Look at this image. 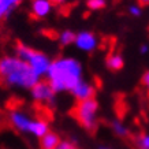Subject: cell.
I'll return each mask as SVG.
<instances>
[{"mask_svg": "<svg viewBox=\"0 0 149 149\" xmlns=\"http://www.w3.org/2000/svg\"><path fill=\"white\" fill-rule=\"evenodd\" d=\"M47 82L55 91V93L71 92L72 88L84 79V68L81 62L71 56L56 58L51 62L47 72Z\"/></svg>", "mask_w": 149, "mask_h": 149, "instance_id": "6da1fadb", "label": "cell"}, {"mask_svg": "<svg viewBox=\"0 0 149 149\" xmlns=\"http://www.w3.org/2000/svg\"><path fill=\"white\" fill-rule=\"evenodd\" d=\"M40 79L30 66L17 55H4L0 58V82L7 88L30 91Z\"/></svg>", "mask_w": 149, "mask_h": 149, "instance_id": "7a4b0ae2", "label": "cell"}, {"mask_svg": "<svg viewBox=\"0 0 149 149\" xmlns=\"http://www.w3.org/2000/svg\"><path fill=\"white\" fill-rule=\"evenodd\" d=\"M10 125L19 133L30 134L36 138H42L49 131V125L45 119L34 118L21 108H14L8 113Z\"/></svg>", "mask_w": 149, "mask_h": 149, "instance_id": "3957f363", "label": "cell"}, {"mask_svg": "<svg viewBox=\"0 0 149 149\" xmlns=\"http://www.w3.org/2000/svg\"><path fill=\"white\" fill-rule=\"evenodd\" d=\"M15 55L30 66V68L34 71L37 77L42 78L47 75V72L49 70L51 62H52L48 58V55H45L41 51L34 49V48L26 45V44H21V42L15 47Z\"/></svg>", "mask_w": 149, "mask_h": 149, "instance_id": "277c9868", "label": "cell"}, {"mask_svg": "<svg viewBox=\"0 0 149 149\" xmlns=\"http://www.w3.org/2000/svg\"><path fill=\"white\" fill-rule=\"evenodd\" d=\"M74 116L84 129L95 131L99 125V103L95 99L78 101L74 108Z\"/></svg>", "mask_w": 149, "mask_h": 149, "instance_id": "5b68a950", "label": "cell"}, {"mask_svg": "<svg viewBox=\"0 0 149 149\" xmlns=\"http://www.w3.org/2000/svg\"><path fill=\"white\" fill-rule=\"evenodd\" d=\"M32 99L38 104L44 105H54L56 101V93L51 88V85L47 81H38L36 85L30 89Z\"/></svg>", "mask_w": 149, "mask_h": 149, "instance_id": "8992f818", "label": "cell"}, {"mask_svg": "<svg viewBox=\"0 0 149 149\" xmlns=\"http://www.w3.org/2000/svg\"><path fill=\"white\" fill-rule=\"evenodd\" d=\"M74 45L81 52L91 54V52L97 49V47H99V37L91 30H81L75 34Z\"/></svg>", "mask_w": 149, "mask_h": 149, "instance_id": "52a82bcc", "label": "cell"}, {"mask_svg": "<svg viewBox=\"0 0 149 149\" xmlns=\"http://www.w3.org/2000/svg\"><path fill=\"white\" fill-rule=\"evenodd\" d=\"M70 93H71L72 97L77 101H85V100H89V99H95L96 88L92 82L82 79V81H79L77 85L72 88V91Z\"/></svg>", "mask_w": 149, "mask_h": 149, "instance_id": "ba28073f", "label": "cell"}, {"mask_svg": "<svg viewBox=\"0 0 149 149\" xmlns=\"http://www.w3.org/2000/svg\"><path fill=\"white\" fill-rule=\"evenodd\" d=\"M54 8V3L51 0H32L30 3V13L36 19L47 18Z\"/></svg>", "mask_w": 149, "mask_h": 149, "instance_id": "9c48e42d", "label": "cell"}, {"mask_svg": "<svg viewBox=\"0 0 149 149\" xmlns=\"http://www.w3.org/2000/svg\"><path fill=\"white\" fill-rule=\"evenodd\" d=\"M105 64H107V67L109 70H112V71H119V70H122L123 66H125V59L120 54H118V52H112V54H109L105 59Z\"/></svg>", "mask_w": 149, "mask_h": 149, "instance_id": "30bf717a", "label": "cell"}, {"mask_svg": "<svg viewBox=\"0 0 149 149\" xmlns=\"http://www.w3.org/2000/svg\"><path fill=\"white\" fill-rule=\"evenodd\" d=\"M59 142L60 138L58 134L54 131H48L42 138H40V149H55Z\"/></svg>", "mask_w": 149, "mask_h": 149, "instance_id": "8fae6325", "label": "cell"}, {"mask_svg": "<svg viewBox=\"0 0 149 149\" xmlns=\"http://www.w3.org/2000/svg\"><path fill=\"white\" fill-rule=\"evenodd\" d=\"M75 34H77V33H74L72 30H63L58 37L59 44L62 47H68V45H71V44H74Z\"/></svg>", "mask_w": 149, "mask_h": 149, "instance_id": "7c38bea8", "label": "cell"}, {"mask_svg": "<svg viewBox=\"0 0 149 149\" xmlns=\"http://www.w3.org/2000/svg\"><path fill=\"white\" fill-rule=\"evenodd\" d=\"M111 129H112L113 133L119 137H127L129 136V129H127V126L122 122V120H119V119L112 120V123H111Z\"/></svg>", "mask_w": 149, "mask_h": 149, "instance_id": "4fadbf2b", "label": "cell"}, {"mask_svg": "<svg viewBox=\"0 0 149 149\" xmlns=\"http://www.w3.org/2000/svg\"><path fill=\"white\" fill-rule=\"evenodd\" d=\"M136 149H149V133H142L134 140Z\"/></svg>", "mask_w": 149, "mask_h": 149, "instance_id": "5bb4252c", "label": "cell"}, {"mask_svg": "<svg viewBox=\"0 0 149 149\" xmlns=\"http://www.w3.org/2000/svg\"><path fill=\"white\" fill-rule=\"evenodd\" d=\"M14 11V7L6 0H0V21H3Z\"/></svg>", "mask_w": 149, "mask_h": 149, "instance_id": "9a60e30c", "label": "cell"}, {"mask_svg": "<svg viewBox=\"0 0 149 149\" xmlns=\"http://www.w3.org/2000/svg\"><path fill=\"white\" fill-rule=\"evenodd\" d=\"M107 6V0H86V7L92 11L103 10Z\"/></svg>", "mask_w": 149, "mask_h": 149, "instance_id": "2e32d148", "label": "cell"}, {"mask_svg": "<svg viewBox=\"0 0 149 149\" xmlns=\"http://www.w3.org/2000/svg\"><path fill=\"white\" fill-rule=\"evenodd\" d=\"M55 149H78V148H77V145L74 144L72 141L64 140V141H60V142L56 145V148Z\"/></svg>", "mask_w": 149, "mask_h": 149, "instance_id": "e0dca14e", "label": "cell"}, {"mask_svg": "<svg viewBox=\"0 0 149 149\" xmlns=\"http://www.w3.org/2000/svg\"><path fill=\"white\" fill-rule=\"evenodd\" d=\"M129 14L134 18H138L142 15V10H141V6L138 4H130L129 6Z\"/></svg>", "mask_w": 149, "mask_h": 149, "instance_id": "ac0fdd59", "label": "cell"}, {"mask_svg": "<svg viewBox=\"0 0 149 149\" xmlns=\"http://www.w3.org/2000/svg\"><path fill=\"white\" fill-rule=\"evenodd\" d=\"M141 82H142V85H144L146 89H149V70L144 72V75H142V79H141Z\"/></svg>", "mask_w": 149, "mask_h": 149, "instance_id": "d6986e66", "label": "cell"}, {"mask_svg": "<svg viewBox=\"0 0 149 149\" xmlns=\"http://www.w3.org/2000/svg\"><path fill=\"white\" fill-rule=\"evenodd\" d=\"M140 52H141V55H148L149 54V44H141V47H140Z\"/></svg>", "mask_w": 149, "mask_h": 149, "instance_id": "ffe728a7", "label": "cell"}, {"mask_svg": "<svg viewBox=\"0 0 149 149\" xmlns=\"http://www.w3.org/2000/svg\"><path fill=\"white\" fill-rule=\"evenodd\" d=\"M6 1H8L10 4H11V6L14 7V8H15L17 6H19L21 3H22V1H25V0H6Z\"/></svg>", "mask_w": 149, "mask_h": 149, "instance_id": "44dd1931", "label": "cell"}, {"mask_svg": "<svg viewBox=\"0 0 149 149\" xmlns=\"http://www.w3.org/2000/svg\"><path fill=\"white\" fill-rule=\"evenodd\" d=\"M51 1H52L54 4H63L66 0H51Z\"/></svg>", "mask_w": 149, "mask_h": 149, "instance_id": "7402d4cb", "label": "cell"}, {"mask_svg": "<svg viewBox=\"0 0 149 149\" xmlns=\"http://www.w3.org/2000/svg\"><path fill=\"white\" fill-rule=\"evenodd\" d=\"M141 4H149V0H138Z\"/></svg>", "mask_w": 149, "mask_h": 149, "instance_id": "603a6c76", "label": "cell"}, {"mask_svg": "<svg viewBox=\"0 0 149 149\" xmlns=\"http://www.w3.org/2000/svg\"><path fill=\"white\" fill-rule=\"evenodd\" d=\"M100 149H109V148H105V146H103V148H100Z\"/></svg>", "mask_w": 149, "mask_h": 149, "instance_id": "cb8c5ba5", "label": "cell"}]
</instances>
